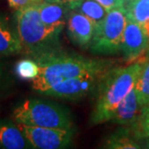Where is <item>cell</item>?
Returning <instances> with one entry per match:
<instances>
[{"mask_svg":"<svg viewBox=\"0 0 149 149\" xmlns=\"http://www.w3.org/2000/svg\"><path fill=\"white\" fill-rule=\"evenodd\" d=\"M76 10L87 17L94 23L95 27L105 19L108 13L106 9L95 0H82Z\"/></svg>","mask_w":149,"mask_h":149,"instance_id":"obj_16","label":"cell"},{"mask_svg":"<svg viewBox=\"0 0 149 149\" xmlns=\"http://www.w3.org/2000/svg\"><path fill=\"white\" fill-rule=\"evenodd\" d=\"M149 36L143 28L135 22L127 19L121 41V52L128 62L136 60L146 52Z\"/></svg>","mask_w":149,"mask_h":149,"instance_id":"obj_8","label":"cell"},{"mask_svg":"<svg viewBox=\"0 0 149 149\" xmlns=\"http://www.w3.org/2000/svg\"><path fill=\"white\" fill-rule=\"evenodd\" d=\"M135 90L141 108L149 104V61L144 62L136 80Z\"/></svg>","mask_w":149,"mask_h":149,"instance_id":"obj_17","label":"cell"},{"mask_svg":"<svg viewBox=\"0 0 149 149\" xmlns=\"http://www.w3.org/2000/svg\"><path fill=\"white\" fill-rule=\"evenodd\" d=\"M126 22L125 7L108 12L105 19L95 27L93 38L89 45L91 52L111 55L121 52V41Z\"/></svg>","mask_w":149,"mask_h":149,"instance_id":"obj_5","label":"cell"},{"mask_svg":"<svg viewBox=\"0 0 149 149\" xmlns=\"http://www.w3.org/2000/svg\"><path fill=\"white\" fill-rule=\"evenodd\" d=\"M17 76L22 79L33 80L39 74V66L37 62L31 59H22L15 66Z\"/></svg>","mask_w":149,"mask_h":149,"instance_id":"obj_19","label":"cell"},{"mask_svg":"<svg viewBox=\"0 0 149 149\" xmlns=\"http://www.w3.org/2000/svg\"><path fill=\"white\" fill-rule=\"evenodd\" d=\"M143 64L138 62L127 67L109 69L101 76L97 101L90 116L91 124L111 121L120 102L135 88Z\"/></svg>","mask_w":149,"mask_h":149,"instance_id":"obj_2","label":"cell"},{"mask_svg":"<svg viewBox=\"0 0 149 149\" xmlns=\"http://www.w3.org/2000/svg\"><path fill=\"white\" fill-rule=\"evenodd\" d=\"M44 0H8L9 6L14 10H22V9L30 7V6L38 5Z\"/></svg>","mask_w":149,"mask_h":149,"instance_id":"obj_20","label":"cell"},{"mask_svg":"<svg viewBox=\"0 0 149 149\" xmlns=\"http://www.w3.org/2000/svg\"><path fill=\"white\" fill-rule=\"evenodd\" d=\"M125 6L127 19L139 24L149 36V0H131Z\"/></svg>","mask_w":149,"mask_h":149,"instance_id":"obj_14","label":"cell"},{"mask_svg":"<svg viewBox=\"0 0 149 149\" xmlns=\"http://www.w3.org/2000/svg\"><path fill=\"white\" fill-rule=\"evenodd\" d=\"M38 5L17 10L16 14L17 33L22 49L35 54L52 52L64 28L45 24L40 17Z\"/></svg>","mask_w":149,"mask_h":149,"instance_id":"obj_3","label":"cell"},{"mask_svg":"<svg viewBox=\"0 0 149 149\" xmlns=\"http://www.w3.org/2000/svg\"><path fill=\"white\" fill-rule=\"evenodd\" d=\"M142 143H139L141 144V147H143V148H149V138H144V139H142Z\"/></svg>","mask_w":149,"mask_h":149,"instance_id":"obj_23","label":"cell"},{"mask_svg":"<svg viewBox=\"0 0 149 149\" xmlns=\"http://www.w3.org/2000/svg\"><path fill=\"white\" fill-rule=\"evenodd\" d=\"M146 55H145V60H148L149 61V44H148V47H147V49H146Z\"/></svg>","mask_w":149,"mask_h":149,"instance_id":"obj_24","label":"cell"},{"mask_svg":"<svg viewBox=\"0 0 149 149\" xmlns=\"http://www.w3.org/2000/svg\"><path fill=\"white\" fill-rule=\"evenodd\" d=\"M22 49L17 33L12 29L7 20L0 17V55H15Z\"/></svg>","mask_w":149,"mask_h":149,"instance_id":"obj_13","label":"cell"},{"mask_svg":"<svg viewBox=\"0 0 149 149\" xmlns=\"http://www.w3.org/2000/svg\"><path fill=\"white\" fill-rule=\"evenodd\" d=\"M128 127L136 141L149 138V104L142 107L138 119Z\"/></svg>","mask_w":149,"mask_h":149,"instance_id":"obj_18","label":"cell"},{"mask_svg":"<svg viewBox=\"0 0 149 149\" xmlns=\"http://www.w3.org/2000/svg\"><path fill=\"white\" fill-rule=\"evenodd\" d=\"M101 76L96 74H83L71 77L56 83L44 92V95L68 100H76L86 96L95 87Z\"/></svg>","mask_w":149,"mask_h":149,"instance_id":"obj_7","label":"cell"},{"mask_svg":"<svg viewBox=\"0 0 149 149\" xmlns=\"http://www.w3.org/2000/svg\"><path fill=\"white\" fill-rule=\"evenodd\" d=\"M125 1H126V2H128V1H131V0H125Z\"/></svg>","mask_w":149,"mask_h":149,"instance_id":"obj_25","label":"cell"},{"mask_svg":"<svg viewBox=\"0 0 149 149\" xmlns=\"http://www.w3.org/2000/svg\"><path fill=\"white\" fill-rule=\"evenodd\" d=\"M17 125L33 148L61 149L68 147L72 142L73 130L28 126L19 123Z\"/></svg>","mask_w":149,"mask_h":149,"instance_id":"obj_6","label":"cell"},{"mask_svg":"<svg viewBox=\"0 0 149 149\" xmlns=\"http://www.w3.org/2000/svg\"><path fill=\"white\" fill-rule=\"evenodd\" d=\"M104 147L113 149H138L141 144L134 138L130 128H122L111 134L107 139Z\"/></svg>","mask_w":149,"mask_h":149,"instance_id":"obj_15","label":"cell"},{"mask_svg":"<svg viewBox=\"0 0 149 149\" xmlns=\"http://www.w3.org/2000/svg\"><path fill=\"white\" fill-rule=\"evenodd\" d=\"M14 120L28 126L73 130V120L69 109L49 101L27 99L13 112Z\"/></svg>","mask_w":149,"mask_h":149,"instance_id":"obj_4","label":"cell"},{"mask_svg":"<svg viewBox=\"0 0 149 149\" xmlns=\"http://www.w3.org/2000/svg\"><path fill=\"white\" fill-rule=\"evenodd\" d=\"M35 61L39 66V74L32 80V87L41 94L62 80L83 74L102 76L109 70V63L104 60L61 54L53 50L36 54Z\"/></svg>","mask_w":149,"mask_h":149,"instance_id":"obj_1","label":"cell"},{"mask_svg":"<svg viewBox=\"0 0 149 149\" xmlns=\"http://www.w3.org/2000/svg\"><path fill=\"white\" fill-rule=\"evenodd\" d=\"M39 13L43 22L47 26L64 27L65 17L70 10L67 6L59 4L57 2L47 0L41 2L38 5Z\"/></svg>","mask_w":149,"mask_h":149,"instance_id":"obj_12","label":"cell"},{"mask_svg":"<svg viewBox=\"0 0 149 149\" xmlns=\"http://www.w3.org/2000/svg\"><path fill=\"white\" fill-rule=\"evenodd\" d=\"M95 31L94 23L79 12H73L67 20V33L69 39L80 47L90 45Z\"/></svg>","mask_w":149,"mask_h":149,"instance_id":"obj_9","label":"cell"},{"mask_svg":"<svg viewBox=\"0 0 149 149\" xmlns=\"http://www.w3.org/2000/svg\"><path fill=\"white\" fill-rule=\"evenodd\" d=\"M52 1L57 2L59 4H62V5H65V6H67L70 10L74 11L77 8V6L81 3L82 0H52Z\"/></svg>","mask_w":149,"mask_h":149,"instance_id":"obj_22","label":"cell"},{"mask_svg":"<svg viewBox=\"0 0 149 149\" xmlns=\"http://www.w3.org/2000/svg\"><path fill=\"white\" fill-rule=\"evenodd\" d=\"M141 111L136 92L133 88L116 108L111 121L121 126H130L138 119Z\"/></svg>","mask_w":149,"mask_h":149,"instance_id":"obj_10","label":"cell"},{"mask_svg":"<svg viewBox=\"0 0 149 149\" xmlns=\"http://www.w3.org/2000/svg\"><path fill=\"white\" fill-rule=\"evenodd\" d=\"M0 147L4 149L33 148L19 125H0Z\"/></svg>","mask_w":149,"mask_h":149,"instance_id":"obj_11","label":"cell"},{"mask_svg":"<svg viewBox=\"0 0 149 149\" xmlns=\"http://www.w3.org/2000/svg\"><path fill=\"white\" fill-rule=\"evenodd\" d=\"M0 76H1V70H0Z\"/></svg>","mask_w":149,"mask_h":149,"instance_id":"obj_26","label":"cell"},{"mask_svg":"<svg viewBox=\"0 0 149 149\" xmlns=\"http://www.w3.org/2000/svg\"><path fill=\"white\" fill-rule=\"evenodd\" d=\"M95 1L100 3L106 9L107 12H109L116 8L125 7V4H126L125 0H95Z\"/></svg>","mask_w":149,"mask_h":149,"instance_id":"obj_21","label":"cell"}]
</instances>
